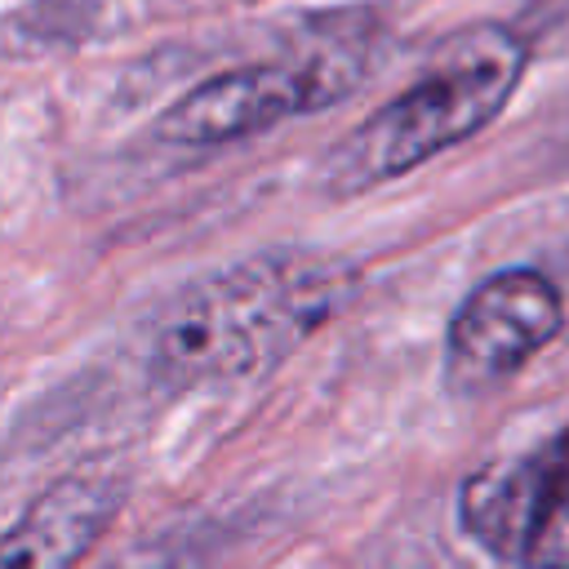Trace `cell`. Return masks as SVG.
<instances>
[{"mask_svg":"<svg viewBox=\"0 0 569 569\" xmlns=\"http://www.w3.org/2000/svg\"><path fill=\"white\" fill-rule=\"evenodd\" d=\"M351 293L356 267L329 253L280 249L218 267L164 302L151 365L178 387L267 373L329 325Z\"/></svg>","mask_w":569,"mask_h":569,"instance_id":"cell-1","label":"cell"},{"mask_svg":"<svg viewBox=\"0 0 569 569\" xmlns=\"http://www.w3.org/2000/svg\"><path fill=\"white\" fill-rule=\"evenodd\" d=\"M525 58V40L498 22L453 36L409 89L325 151L320 187L329 196H360L476 138L511 102Z\"/></svg>","mask_w":569,"mask_h":569,"instance_id":"cell-2","label":"cell"},{"mask_svg":"<svg viewBox=\"0 0 569 569\" xmlns=\"http://www.w3.org/2000/svg\"><path fill=\"white\" fill-rule=\"evenodd\" d=\"M360 53L329 40L307 44L271 62H244L231 71H218L187 89L164 116L160 138L173 147H227L240 138H253L262 129H276L280 120L320 111L351 93L360 80Z\"/></svg>","mask_w":569,"mask_h":569,"instance_id":"cell-3","label":"cell"},{"mask_svg":"<svg viewBox=\"0 0 569 569\" xmlns=\"http://www.w3.org/2000/svg\"><path fill=\"white\" fill-rule=\"evenodd\" d=\"M462 529L516 569H569V422L547 440L471 471Z\"/></svg>","mask_w":569,"mask_h":569,"instance_id":"cell-4","label":"cell"},{"mask_svg":"<svg viewBox=\"0 0 569 569\" xmlns=\"http://www.w3.org/2000/svg\"><path fill=\"white\" fill-rule=\"evenodd\" d=\"M565 329L560 289L533 267H502L485 276L449 316L445 378L453 391H489L520 373Z\"/></svg>","mask_w":569,"mask_h":569,"instance_id":"cell-5","label":"cell"},{"mask_svg":"<svg viewBox=\"0 0 569 569\" xmlns=\"http://www.w3.org/2000/svg\"><path fill=\"white\" fill-rule=\"evenodd\" d=\"M124 502L116 476H62L4 533L0 569H76L111 529Z\"/></svg>","mask_w":569,"mask_h":569,"instance_id":"cell-6","label":"cell"}]
</instances>
